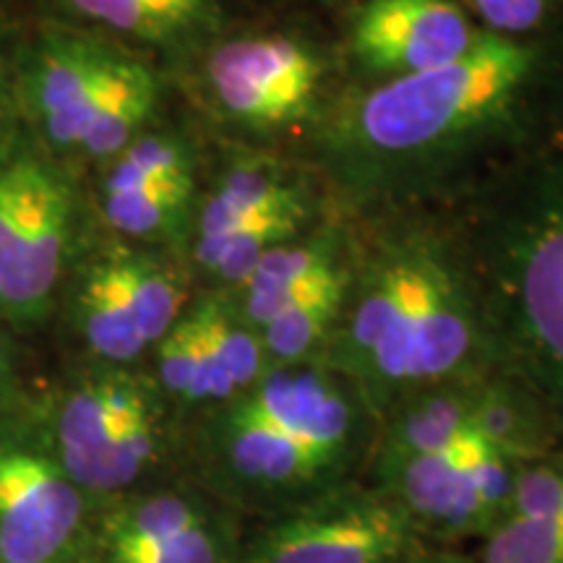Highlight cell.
<instances>
[{
    "label": "cell",
    "mask_w": 563,
    "mask_h": 563,
    "mask_svg": "<svg viewBox=\"0 0 563 563\" xmlns=\"http://www.w3.org/2000/svg\"><path fill=\"white\" fill-rule=\"evenodd\" d=\"M378 420L321 361L272 368L214 407L203 452L214 493L262 519L365 473Z\"/></svg>",
    "instance_id": "obj_1"
},
{
    "label": "cell",
    "mask_w": 563,
    "mask_h": 563,
    "mask_svg": "<svg viewBox=\"0 0 563 563\" xmlns=\"http://www.w3.org/2000/svg\"><path fill=\"white\" fill-rule=\"evenodd\" d=\"M498 368L538 399L563 441V173L511 211L493 253Z\"/></svg>",
    "instance_id": "obj_2"
},
{
    "label": "cell",
    "mask_w": 563,
    "mask_h": 563,
    "mask_svg": "<svg viewBox=\"0 0 563 563\" xmlns=\"http://www.w3.org/2000/svg\"><path fill=\"white\" fill-rule=\"evenodd\" d=\"M534 53L501 34H477L462 58L389 79L352 112L350 131L376 157H422L504 115L530 79Z\"/></svg>",
    "instance_id": "obj_3"
},
{
    "label": "cell",
    "mask_w": 563,
    "mask_h": 563,
    "mask_svg": "<svg viewBox=\"0 0 563 563\" xmlns=\"http://www.w3.org/2000/svg\"><path fill=\"white\" fill-rule=\"evenodd\" d=\"M81 199L70 165L24 123L0 141V316L34 327L51 316L79 243Z\"/></svg>",
    "instance_id": "obj_4"
},
{
    "label": "cell",
    "mask_w": 563,
    "mask_h": 563,
    "mask_svg": "<svg viewBox=\"0 0 563 563\" xmlns=\"http://www.w3.org/2000/svg\"><path fill=\"white\" fill-rule=\"evenodd\" d=\"M422 548L426 538L405 506L361 475L251 519L241 563H405Z\"/></svg>",
    "instance_id": "obj_5"
},
{
    "label": "cell",
    "mask_w": 563,
    "mask_h": 563,
    "mask_svg": "<svg viewBox=\"0 0 563 563\" xmlns=\"http://www.w3.org/2000/svg\"><path fill=\"white\" fill-rule=\"evenodd\" d=\"M125 53L121 42L74 21L42 19L26 26L19 58V118L66 165L79 152L97 97Z\"/></svg>",
    "instance_id": "obj_6"
},
{
    "label": "cell",
    "mask_w": 563,
    "mask_h": 563,
    "mask_svg": "<svg viewBox=\"0 0 563 563\" xmlns=\"http://www.w3.org/2000/svg\"><path fill=\"white\" fill-rule=\"evenodd\" d=\"M207 84L224 115L249 129H282L311 108L321 63L287 37H238L207 58Z\"/></svg>",
    "instance_id": "obj_7"
},
{
    "label": "cell",
    "mask_w": 563,
    "mask_h": 563,
    "mask_svg": "<svg viewBox=\"0 0 563 563\" xmlns=\"http://www.w3.org/2000/svg\"><path fill=\"white\" fill-rule=\"evenodd\" d=\"M84 493L58 456L0 439V563H53L81 525Z\"/></svg>",
    "instance_id": "obj_8"
},
{
    "label": "cell",
    "mask_w": 563,
    "mask_h": 563,
    "mask_svg": "<svg viewBox=\"0 0 563 563\" xmlns=\"http://www.w3.org/2000/svg\"><path fill=\"white\" fill-rule=\"evenodd\" d=\"M178 490L118 504L102 527L108 563H241L245 527Z\"/></svg>",
    "instance_id": "obj_9"
},
{
    "label": "cell",
    "mask_w": 563,
    "mask_h": 563,
    "mask_svg": "<svg viewBox=\"0 0 563 563\" xmlns=\"http://www.w3.org/2000/svg\"><path fill=\"white\" fill-rule=\"evenodd\" d=\"M477 34L454 0H368L352 21V53L378 74H420L462 58Z\"/></svg>",
    "instance_id": "obj_10"
},
{
    "label": "cell",
    "mask_w": 563,
    "mask_h": 563,
    "mask_svg": "<svg viewBox=\"0 0 563 563\" xmlns=\"http://www.w3.org/2000/svg\"><path fill=\"white\" fill-rule=\"evenodd\" d=\"M150 394L139 378L108 371L81 382L63 399L53 426L55 456L81 493L104 490V475L118 428Z\"/></svg>",
    "instance_id": "obj_11"
},
{
    "label": "cell",
    "mask_w": 563,
    "mask_h": 563,
    "mask_svg": "<svg viewBox=\"0 0 563 563\" xmlns=\"http://www.w3.org/2000/svg\"><path fill=\"white\" fill-rule=\"evenodd\" d=\"M473 555L481 563H563V449L519 467L509 506Z\"/></svg>",
    "instance_id": "obj_12"
},
{
    "label": "cell",
    "mask_w": 563,
    "mask_h": 563,
    "mask_svg": "<svg viewBox=\"0 0 563 563\" xmlns=\"http://www.w3.org/2000/svg\"><path fill=\"white\" fill-rule=\"evenodd\" d=\"M68 21L104 37L183 51L201 45L220 26L217 0H55Z\"/></svg>",
    "instance_id": "obj_13"
},
{
    "label": "cell",
    "mask_w": 563,
    "mask_h": 563,
    "mask_svg": "<svg viewBox=\"0 0 563 563\" xmlns=\"http://www.w3.org/2000/svg\"><path fill=\"white\" fill-rule=\"evenodd\" d=\"M70 319L87 347L110 365H129L150 347L131 311L110 253L76 274L70 285Z\"/></svg>",
    "instance_id": "obj_14"
},
{
    "label": "cell",
    "mask_w": 563,
    "mask_h": 563,
    "mask_svg": "<svg viewBox=\"0 0 563 563\" xmlns=\"http://www.w3.org/2000/svg\"><path fill=\"white\" fill-rule=\"evenodd\" d=\"M340 277L342 272L329 243H282L266 253L241 285L243 302L238 313L262 332L266 323L295 302L311 298Z\"/></svg>",
    "instance_id": "obj_15"
},
{
    "label": "cell",
    "mask_w": 563,
    "mask_h": 563,
    "mask_svg": "<svg viewBox=\"0 0 563 563\" xmlns=\"http://www.w3.org/2000/svg\"><path fill=\"white\" fill-rule=\"evenodd\" d=\"M159 104V79L154 68L136 55L125 53L97 97L87 131L74 159L110 162L133 139L150 131Z\"/></svg>",
    "instance_id": "obj_16"
},
{
    "label": "cell",
    "mask_w": 563,
    "mask_h": 563,
    "mask_svg": "<svg viewBox=\"0 0 563 563\" xmlns=\"http://www.w3.org/2000/svg\"><path fill=\"white\" fill-rule=\"evenodd\" d=\"M302 207L300 194L290 183H285L277 170L251 162L235 165L222 175L217 188L207 196L199 211V228H196V256L209 251L243 222L274 209Z\"/></svg>",
    "instance_id": "obj_17"
},
{
    "label": "cell",
    "mask_w": 563,
    "mask_h": 563,
    "mask_svg": "<svg viewBox=\"0 0 563 563\" xmlns=\"http://www.w3.org/2000/svg\"><path fill=\"white\" fill-rule=\"evenodd\" d=\"M154 350H157V378L162 389L180 402L220 407L238 394L191 311L175 321V327L154 344Z\"/></svg>",
    "instance_id": "obj_18"
},
{
    "label": "cell",
    "mask_w": 563,
    "mask_h": 563,
    "mask_svg": "<svg viewBox=\"0 0 563 563\" xmlns=\"http://www.w3.org/2000/svg\"><path fill=\"white\" fill-rule=\"evenodd\" d=\"M347 292V279L342 274L332 285H327L311 298L295 302L292 308L266 323L258 334H262L272 368L321 361L323 350L340 323Z\"/></svg>",
    "instance_id": "obj_19"
},
{
    "label": "cell",
    "mask_w": 563,
    "mask_h": 563,
    "mask_svg": "<svg viewBox=\"0 0 563 563\" xmlns=\"http://www.w3.org/2000/svg\"><path fill=\"white\" fill-rule=\"evenodd\" d=\"M141 334L154 347L180 319L186 306V279L157 253L115 251L110 253Z\"/></svg>",
    "instance_id": "obj_20"
},
{
    "label": "cell",
    "mask_w": 563,
    "mask_h": 563,
    "mask_svg": "<svg viewBox=\"0 0 563 563\" xmlns=\"http://www.w3.org/2000/svg\"><path fill=\"white\" fill-rule=\"evenodd\" d=\"M100 194L150 186H194L191 144L170 131H144L121 154L104 162Z\"/></svg>",
    "instance_id": "obj_21"
},
{
    "label": "cell",
    "mask_w": 563,
    "mask_h": 563,
    "mask_svg": "<svg viewBox=\"0 0 563 563\" xmlns=\"http://www.w3.org/2000/svg\"><path fill=\"white\" fill-rule=\"evenodd\" d=\"M201 334L207 336L211 352L228 376L235 384L238 394L251 389L253 384L262 382L266 373L272 371L269 357H266L262 334L251 327L249 321L238 313L222 298H203L191 308Z\"/></svg>",
    "instance_id": "obj_22"
},
{
    "label": "cell",
    "mask_w": 563,
    "mask_h": 563,
    "mask_svg": "<svg viewBox=\"0 0 563 563\" xmlns=\"http://www.w3.org/2000/svg\"><path fill=\"white\" fill-rule=\"evenodd\" d=\"M300 220L302 207L264 211V214L253 217L241 228L232 230L228 238L211 245L209 251L199 253L196 262H199L201 269L214 274L217 279L230 282V285H243L266 253L290 241Z\"/></svg>",
    "instance_id": "obj_23"
},
{
    "label": "cell",
    "mask_w": 563,
    "mask_h": 563,
    "mask_svg": "<svg viewBox=\"0 0 563 563\" xmlns=\"http://www.w3.org/2000/svg\"><path fill=\"white\" fill-rule=\"evenodd\" d=\"M194 186H150L133 191L100 194L104 222L133 241L173 235L186 220Z\"/></svg>",
    "instance_id": "obj_24"
},
{
    "label": "cell",
    "mask_w": 563,
    "mask_h": 563,
    "mask_svg": "<svg viewBox=\"0 0 563 563\" xmlns=\"http://www.w3.org/2000/svg\"><path fill=\"white\" fill-rule=\"evenodd\" d=\"M26 26L0 5V141L21 125L19 118V58Z\"/></svg>",
    "instance_id": "obj_25"
},
{
    "label": "cell",
    "mask_w": 563,
    "mask_h": 563,
    "mask_svg": "<svg viewBox=\"0 0 563 563\" xmlns=\"http://www.w3.org/2000/svg\"><path fill=\"white\" fill-rule=\"evenodd\" d=\"M473 5L490 34L514 40L517 34L532 32L548 16L553 0H473Z\"/></svg>",
    "instance_id": "obj_26"
},
{
    "label": "cell",
    "mask_w": 563,
    "mask_h": 563,
    "mask_svg": "<svg viewBox=\"0 0 563 563\" xmlns=\"http://www.w3.org/2000/svg\"><path fill=\"white\" fill-rule=\"evenodd\" d=\"M405 563H481L473 553L464 548H443V545H428L407 559Z\"/></svg>",
    "instance_id": "obj_27"
},
{
    "label": "cell",
    "mask_w": 563,
    "mask_h": 563,
    "mask_svg": "<svg viewBox=\"0 0 563 563\" xmlns=\"http://www.w3.org/2000/svg\"><path fill=\"white\" fill-rule=\"evenodd\" d=\"M3 373H5V347L3 342H0V378H3Z\"/></svg>",
    "instance_id": "obj_28"
}]
</instances>
